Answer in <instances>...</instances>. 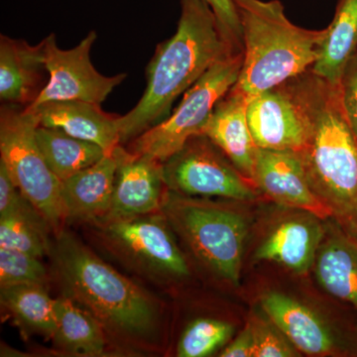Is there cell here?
I'll return each mask as SVG.
<instances>
[{"mask_svg":"<svg viewBox=\"0 0 357 357\" xmlns=\"http://www.w3.org/2000/svg\"><path fill=\"white\" fill-rule=\"evenodd\" d=\"M38 117L39 126L58 128L73 137L95 143L112 153L121 144L119 115L103 112L100 105L81 100H63L25 109Z\"/></svg>","mask_w":357,"mask_h":357,"instance_id":"17","label":"cell"},{"mask_svg":"<svg viewBox=\"0 0 357 357\" xmlns=\"http://www.w3.org/2000/svg\"><path fill=\"white\" fill-rule=\"evenodd\" d=\"M204 0H181L175 34L157 45L146 68V89L128 114L119 115L121 144L129 143L170 115L178 96L218 60L234 51Z\"/></svg>","mask_w":357,"mask_h":357,"instance_id":"2","label":"cell"},{"mask_svg":"<svg viewBox=\"0 0 357 357\" xmlns=\"http://www.w3.org/2000/svg\"><path fill=\"white\" fill-rule=\"evenodd\" d=\"M0 302L2 307L23 328L46 337H53L57 328L55 300L49 296L45 286L1 288Z\"/></svg>","mask_w":357,"mask_h":357,"instance_id":"24","label":"cell"},{"mask_svg":"<svg viewBox=\"0 0 357 357\" xmlns=\"http://www.w3.org/2000/svg\"><path fill=\"white\" fill-rule=\"evenodd\" d=\"M234 326L213 319H199L185 328L178 342L177 356L204 357L217 351L234 335Z\"/></svg>","mask_w":357,"mask_h":357,"instance_id":"26","label":"cell"},{"mask_svg":"<svg viewBox=\"0 0 357 357\" xmlns=\"http://www.w3.org/2000/svg\"><path fill=\"white\" fill-rule=\"evenodd\" d=\"M252 183L260 194L279 206L307 211L323 220L331 218L330 211L312 191L298 152L258 148Z\"/></svg>","mask_w":357,"mask_h":357,"instance_id":"12","label":"cell"},{"mask_svg":"<svg viewBox=\"0 0 357 357\" xmlns=\"http://www.w3.org/2000/svg\"><path fill=\"white\" fill-rule=\"evenodd\" d=\"M116 151L119 166L112 204L105 217L98 222L161 211L167 190L163 163L145 155L131 153L121 145Z\"/></svg>","mask_w":357,"mask_h":357,"instance_id":"13","label":"cell"},{"mask_svg":"<svg viewBox=\"0 0 357 357\" xmlns=\"http://www.w3.org/2000/svg\"><path fill=\"white\" fill-rule=\"evenodd\" d=\"M288 82L309 122L306 145L298 153L310 185L331 220L357 241V137L345 116L340 86L311 69Z\"/></svg>","mask_w":357,"mask_h":357,"instance_id":"1","label":"cell"},{"mask_svg":"<svg viewBox=\"0 0 357 357\" xmlns=\"http://www.w3.org/2000/svg\"><path fill=\"white\" fill-rule=\"evenodd\" d=\"M57 328L52 340L60 351L74 356L105 354L107 333L98 319L67 296L55 300Z\"/></svg>","mask_w":357,"mask_h":357,"instance_id":"22","label":"cell"},{"mask_svg":"<svg viewBox=\"0 0 357 357\" xmlns=\"http://www.w3.org/2000/svg\"><path fill=\"white\" fill-rule=\"evenodd\" d=\"M321 220L303 211L284 218L256 249V260L278 263L296 274L307 273L314 267L325 237Z\"/></svg>","mask_w":357,"mask_h":357,"instance_id":"14","label":"cell"},{"mask_svg":"<svg viewBox=\"0 0 357 357\" xmlns=\"http://www.w3.org/2000/svg\"><path fill=\"white\" fill-rule=\"evenodd\" d=\"M167 189L202 198L252 202L259 192L206 135L192 136L163 163Z\"/></svg>","mask_w":357,"mask_h":357,"instance_id":"8","label":"cell"},{"mask_svg":"<svg viewBox=\"0 0 357 357\" xmlns=\"http://www.w3.org/2000/svg\"><path fill=\"white\" fill-rule=\"evenodd\" d=\"M48 283L46 268L36 256L0 248V287L41 285Z\"/></svg>","mask_w":357,"mask_h":357,"instance_id":"27","label":"cell"},{"mask_svg":"<svg viewBox=\"0 0 357 357\" xmlns=\"http://www.w3.org/2000/svg\"><path fill=\"white\" fill-rule=\"evenodd\" d=\"M248 119L258 148L301 152L309 122L289 82L249 98Z\"/></svg>","mask_w":357,"mask_h":357,"instance_id":"11","label":"cell"},{"mask_svg":"<svg viewBox=\"0 0 357 357\" xmlns=\"http://www.w3.org/2000/svg\"><path fill=\"white\" fill-rule=\"evenodd\" d=\"M26 201L28 199L13 182L4 164L0 162V217L13 213Z\"/></svg>","mask_w":357,"mask_h":357,"instance_id":"31","label":"cell"},{"mask_svg":"<svg viewBox=\"0 0 357 357\" xmlns=\"http://www.w3.org/2000/svg\"><path fill=\"white\" fill-rule=\"evenodd\" d=\"M255 340L249 323L220 354L222 357H253Z\"/></svg>","mask_w":357,"mask_h":357,"instance_id":"32","label":"cell"},{"mask_svg":"<svg viewBox=\"0 0 357 357\" xmlns=\"http://www.w3.org/2000/svg\"><path fill=\"white\" fill-rule=\"evenodd\" d=\"M96 37L95 31L89 32L77 46L70 50L59 48L54 33L42 41L48 83L35 102L26 109L63 100L102 105L107 100L128 75L121 73L116 76L107 77L95 69L91 61V51Z\"/></svg>","mask_w":357,"mask_h":357,"instance_id":"10","label":"cell"},{"mask_svg":"<svg viewBox=\"0 0 357 357\" xmlns=\"http://www.w3.org/2000/svg\"><path fill=\"white\" fill-rule=\"evenodd\" d=\"M249 98L232 86L215 105L204 134L252 182L258 146L249 128Z\"/></svg>","mask_w":357,"mask_h":357,"instance_id":"18","label":"cell"},{"mask_svg":"<svg viewBox=\"0 0 357 357\" xmlns=\"http://www.w3.org/2000/svg\"><path fill=\"white\" fill-rule=\"evenodd\" d=\"M243 31V63L234 88L249 98L311 69L324 30L288 20L279 0H234Z\"/></svg>","mask_w":357,"mask_h":357,"instance_id":"4","label":"cell"},{"mask_svg":"<svg viewBox=\"0 0 357 357\" xmlns=\"http://www.w3.org/2000/svg\"><path fill=\"white\" fill-rule=\"evenodd\" d=\"M161 211L199 261L238 285L249 230L248 215L241 208L167 189Z\"/></svg>","mask_w":357,"mask_h":357,"instance_id":"5","label":"cell"},{"mask_svg":"<svg viewBox=\"0 0 357 357\" xmlns=\"http://www.w3.org/2000/svg\"><path fill=\"white\" fill-rule=\"evenodd\" d=\"M37 115L24 107L2 105L0 109V162L28 201L43 215L56 234L66 215L62 183L49 168L37 142Z\"/></svg>","mask_w":357,"mask_h":357,"instance_id":"6","label":"cell"},{"mask_svg":"<svg viewBox=\"0 0 357 357\" xmlns=\"http://www.w3.org/2000/svg\"><path fill=\"white\" fill-rule=\"evenodd\" d=\"M255 340L253 357H295L300 351L283 333L270 321L253 316L248 321Z\"/></svg>","mask_w":357,"mask_h":357,"instance_id":"28","label":"cell"},{"mask_svg":"<svg viewBox=\"0 0 357 357\" xmlns=\"http://www.w3.org/2000/svg\"><path fill=\"white\" fill-rule=\"evenodd\" d=\"M260 304L268 319L300 352L312 356H333L342 351L332 328L306 305L286 294L270 291Z\"/></svg>","mask_w":357,"mask_h":357,"instance_id":"15","label":"cell"},{"mask_svg":"<svg viewBox=\"0 0 357 357\" xmlns=\"http://www.w3.org/2000/svg\"><path fill=\"white\" fill-rule=\"evenodd\" d=\"M95 225L107 248L140 271L163 278L189 275V265L162 211Z\"/></svg>","mask_w":357,"mask_h":357,"instance_id":"9","label":"cell"},{"mask_svg":"<svg viewBox=\"0 0 357 357\" xmlns=\"http://www.w3.org/2000/svg\"><path fill=\"white\" fill-rule=\"evenodd\" d=\"M211 7L227 40L236 48L243 49V31L234 0H204Z\"/></svg>","mask_w":357,"mask_h":357,"instance_id":"29","label":"cell"},{"mask_svg":"<svg viewBox=\"0 0 357 357\" xmlns=\"http://www.w3.org/2000/svg\"><path fill=\"white\" fill-rule=\"evenodd\" d=\"M243 63V51H234L211 66L184 93L172 114L128 143L126 149L164 163L190 138L204 134L215 105L236 84Z\"/></svg>","mask_w":357,"mask_h":357,"instance_id":"7","label":"cell"},{"mask_svg":"<svg viewBox=\"0 0 357 357\" xmlns=\"http://www.w3.org/2000/svg\"><path fill=\"white\" fill-rule=\"evenodd\" d=\"M117 147L93 165L61 182L66 220L96 223L105 217L119 166Z\"/></svg>","mask_w":357,"mask_h":357,"instance_id":"19","label":"cell"},{"mask_svg":"<svg viewBox=\"0 0 357 357\" xmlns=\"http://www.w3.org/2000/svg\"><path fill=\"white\" fill-rule=\"evenodd\" d=\"M43 45L0 36V100L2 105L30 107L38 98L49 77Z\"/></svg>","mask_w":357,"mask_h":357,"instance_id":"16","label":"cell"},{"mask_svg":"<svg viewBox=\"0 0 357 357\" xmlns=\"http://www.w3.org/2000/svg\"><path fill=\"white\" fill-rule=\"evenodd\" d=\"M340 89L345 116L357 137V53L344 70Z\"/></svg>","mask_w":357,"mask_h":357,"instance_id":"30","label":"cell"},{"mask_svg":"<svg viewBox=\"0 0 357 357\" xmlns=\"http://www.w3.org/2000/svg\"><path fill=\"white\" fill-rule=\"evenodd\" d=\"M319 285L326 293L354 307L357 312V241L333 223L314 261Z\"/></svg>","mask_w":357,"mask_h":357,"instance_id":"20","label":"cell"},{"mask_svg":"<svg viewBox=\"0 0 357 357\" xmlns=\"http://www.w3.org/2000/svg\"><path fill=\"white\" fill-rule=\"evenodd\" d=\"M48 229L50 225L43 215L26 201L13 213L0 217V248L43 257L50 250Z\"/></svg>","mask_w":357,"mask_h":357,"instance_id":"25","label":"cell"},{"mask_svg":"<svg viewBox=\"0 0 357 357\" xmlns=\"http://www.w3.org/2000/svg\"><path fill=\"white\" fill-rule=\"evenodd\" d=\"M36 139L49 168L63 182L105 156L102 147L58 128L38 126Z\"/></svg>","mask_w":357,"mask_h":357,"instance_id":"23","label":"cell"},{"mask_svg":"<svg viewBox=\"0 0 357 357\" xmlns=\"http://www.w3.org/2000/svg\"><path fill=\"white\" fill-rule=\"evenodd\" d=\"M356 53L357 0H340L333 22L325 29L312 72L333 86H340Z\"/></svg>","mask_w":357,"mask_h":357,"instance_id":"21","label":"cell"},{"mask_svg":"<svg viewBox=\"0 0 357 357\" xmlns=\"http://www.w3.org/2000/svg\"><path fill=\"white\" fill-rule=\"evenodd\" d=\"M54 265L63 295L93 314L107 335L129 342L153 337V299L65 230L57 234Z\"/></svg>","mask_w":357,"mask_h":357,"instance_id":"3","label":"cell"}]
</instances>
